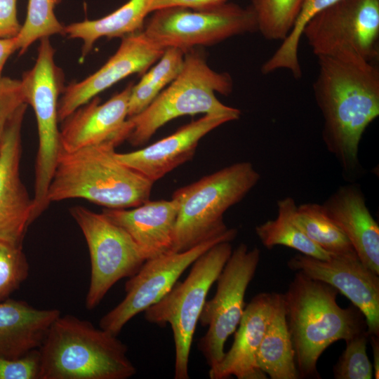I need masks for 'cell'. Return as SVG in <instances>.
<instances>
[{
	"instance_id": "6da1fadb",
	"label": "cell",
	"mask_w": 379,
	"mask_h": 379,
	"mask_svg": "<svg viewBox=\"0 0 379 379\" xmlns=\"http://www.w3.org/2000/svg\"><path fill=\"white\" fill-rule=\"evenodd\" d=\"M317 58L312 88L324 120L322 140L345 176L354 180L362 169L361 137L379 116V69L356 55Z\"/></svg>"
},
{
	"instance_id": "7a4b0ae2",
	"label": "cell",
	"mask_w": 379,
	"mask_h": 379,
	"mask_svg": "<svg viewBox=\"0 0 379 379\" xmlns=\"http://www.w3.org/2000/svg\"><path fill=\"white\" fill-rule=\"evenodd\" d=\"M338 294L333 286L299 272L282 294L299 378H319L317 365L324 351L367 330L362 312L353 305L339 306Z\"/></svg>"
},
{
	"instance_id": "3957f363",
	"label": "cell",
	"mask_w": 379,
	"mask_h": 379,
	"mask_svg": "<svg viewBox=\"0 0 379 379\" xmlns=\"http://www.w3.org/2000/svg\"><path fill=\"white\" fill-rule=\"evenodd\" d=\"M118 145L109 140L71 152L60 149L48 190V202L83 199L121 209L149 200L154 182L116 159Z\"/></svg>"
},
{
	"instance_id": "277c9868",
	"label": "cell",
	"mask_w": 379,
	"mask_h": 379,
	"mask_svg": "<svg viewBox=\"0 0 379 379\" xmlns=\"http://www.w3.org/2000/svg\"><path fill=\"white\" fill-rule=\"evenodd\" d=\"M39 350V379H128L136 373L117 335L71 314L55 319Z\"/></svg>"
},
{
	"instance_id": "5b68a950",
	"label": "cell",
	"mask_w": 379,
	"mask_h": 379,
	"mask_svg": "<svg viewBox=\"0 0 379 379\" xmlns=\"http://www.w3.org/2000/svg\"><path fill=\"white\" fill-rule=\"evenodd\" d=\"M232 88L229 74L212 69L205 55L192 48L185 53L176 78L146 108L126 119L127 140L133 146L145 144L159 128L185 115L227 114L239 119V109L224 105L215 95H228Z\"/></svg>"
},
{
	"instance_id": "8992f818",
	"label": "cell",
	"mask_w": 379,
	"mask_h": 379,
	"mask_svg": "<svg viewBox=\"0 0 379 379\" xmlns=\"http://www.w3.org/2000/svg\"><path fill=\"white\" fill-rule=\"evenodd\" d=\"M260 175L249 161H239L178 189L173 253L182 252L227 233L223 215L258 184Z\"/></svg>"
},
{
	"instance_id": "52a82bcc",
	"label": "cell",
	"mask_w": 379,
	"mask_h": 379,
	"mask_svg": "<svg viewBox=\"0 0 379 379\" xmlns=\"http://www.w3.org/2000/svg\"><path fill=\"white\" fill-rule=\"evenodd\" d=\"M232 252L230 241L213 246L192 265L183 281L176 282L159 301L144 312L149 323L169 324L175 343V379H188L189 359L194 334L208 291Z\"/></svg>"
},
{
	"instance_id": "ba28073f",
	"label": "cell",
	"mask_w": 379,
	"mask_h": 379,
	"mask_svg": "<svg viewBox=\"0 0 379 379\" xmlns=\"http://www.w3.org/2000/svg\"><path fill=\"white\" fill-rule=\"evenodd\" d=\"M54 55L49 37L41 39L36 62L20 80L25 102L34 109L39 135L32 222L50 204L48 190L60 151L58 102L65 88L64 77L55 62Z\"/></svg>"
},
{
	"instance_id": "9c48e42d",
	"label": "cell",
	"mask_w": 379,
	"mask_h": 379,
	"mask_svg": "<svg viewBox=\"0 0 379 379\" xmlns=\"http://www.w3.org/2000/svg\"><path fill=\"white\" fill-rule=\"evenodd\" d=\"M142 31L164 48L185 53L198 46H211L230 37L258 31L251 6L225 3L207 9L173 6L157 10Z\"/></svg>"
},
{
	"instance_id": "30bf717a",
	"label": "cell",
	"mask_w": 379,
	"mask_h": 379,
	"mask_svg": "<svg viewBox=\"0 0 379 379\" xmlns=\"http://www.w3.org/2000/svg\"><path fill=\"white\" fill-rule=\"evenodd\" d=\"M302 35L317 57L379 55V0H339L316 14Z\"/></svg>"
},
{
	"instance_id": "8fae6325",
	"label": "cell",
	"mask_w": 379,
	"mask_h": 379,
	"mask_svg": "<svg viewBox=\"0 0 379 379\" xmlns=\"http://www.w3.org/2000/svg\"><path fill=\"white\" fill-rule=\"evenodd\" d=\"M69 212L89 251L91 279L85 303L91 310L117 282L134 275L145 260L127 232L102 212L82 206H74Z\"/></svg>"
},
{
	"instance_id": "7c38bea8",
	"label": "cell",
	"mask_w": 379,
	"mask_h": 379,
	"mask_svg": "<svg viewBox=\"0 0 379 379\" xmlns=\"http://www.w3.org/2000/svg\"><path fill=\"white\" fill-rule=\"evenodd\" d=\"M260 259V250L244 243L232 252L218 276L214 296L206 300L199 321L208 326L198 342L207 364L214 367L225 354L227 338L238 326L244 310V296Z\"/></svg>"
},
{
	"instance_id": "4fadbf2b",
	"label": "cell",
	"mask_w": 379,
	"mask_h": 379,
	"mask_svg": "<svg viewBox=\"0 0 379 379\" xmlns=\"http://www.w3.org/2000/svg\"><path fill=\"white\" fill-rule=\"evenodd\" d=\"M237 230L182 252L171 253L146 260L125 284L126 295L100 320V328L115 335L135 316L159 301L176 284L182 273L204 253L216 244L232 241Z\"/></svg>"
},
{
	"instance_id": "5bb4252c",
	"label": "cell",
	"mask_w": 379,
	"mask_h": 379,
	"mask_svg": "<svg viewBox=\"0 0 379 379\" xmlns=\"http://www.w3.org/2000/svg\"><path fill=\"white\" fill-rule=\"evenodd\" d=\"M287 265L344 294L362 312L369 335L379 336V277L357 256L331 255L321 260L299 253L288 260Z\"/></svg>"
},
{
	"instance_id": "9a60e30c",
	"label": "cell",
	"mask_w": 379,
	"mask_h": 379,
	"mask_svg": "<svg viewBox=\"0 0 379 379\" xmlns=\"http://www.w3.org/2000/svg\"><path fill=\"white\" fill-rule=\"evenodd\" d=\"M27 104L15 113L0 143V241L22 247L32 224L33 200L22 182L21 129Z\"/></svg>"
},
{
	"instance_id": "2e32d148",
	"label": "cell",
	"mask_w": 379,
	"mask_h": 379,
	"mask_svg": "<svg viewBox=\"0 0 379 379\" xmlns=\"http://www.w3.org/2000/svg\"><path fill=\"white\" fill-rule=\"evenodd\" d=\"M165 48L140 31L122 37L116 53L93 74L65 87L58 102V120L63 121L78 108L123 79L145 72Z\"/></svg>"
},
{
	"instance_id": "e0dca14e",
	"label": "cell",
	"mask_w": 379,
	"mask_h": 379,
	"mask_svg": "<svg viewBox=\"0 0 379 379\" xmlns=\"http://www.w3.org/2000/svg\"><path fill=\"white\" fill-rule=\"evenodd\" d=\"M238 119L227 114H205L173 134L137 151L114 152L116 159L154 182L190 160L200 140L220 126Z\"/></svg>"
},
{
	"instance_id": "ac0fdd59",
	"label": "cell",
	"mask_w": 379,
	"mask_h": 379,
	"mask_svg": "<svg viewBox=\"0 0 379 379\" xmlns=\"http://www.w3.org/2000/svg\"><path fill=\"white\" fill-rule=\"evenodd\" d=\"M133 84H128L104 103L94 97L65 119L60 131V149L71 152L109 140L119 144L127 139L128 100Z\"/></svg>"
},
{
	"instance_id": "d6986e66",
	"label": "cell",
	"mask_w": 379,
	"mask_h": 379,
	"mask_svg": "<svg viewBox=\"0 0 379 379\" xmlns=\"http://www.w3.org/2000/svg\"><path fill=\"white\" fill-rule=\"evenodd\" d=\"M279 293H260L244 307L230 349L209 369L211 379H266L260 370L256 355L267 327L273 315Z\"/></svg>"
},
{
	"instance_id": "ffe728a7",
	"label": "cell",
	"mask_w": 379,
	"mask_h": 379,
	"mask_svg": "<svg viewBox=\"0 0 379 379\" xmlns=\"http://www.w3.org/2000/svg\"><path fill=\"white\" fill-rule=\"evenodd\" d=\"M102 213L127 232L145 260L173 253L175 199L148 200L132 209L104 208Z\"/></svg>"
},
{
	"instance_id": "44dd1931",
	"label": "cell",
	"mask_w": 379,
	"mask_h": 379,
	"mask_svg": "<svg viewBox=\"0 0 379 379\" xmlns=\"http://www.w3.org/2000/svg\"><path fill=\"white\" fill-rule=\"evenodd\" d=\"M321 205L349 239L359 260L379 275V226L359 187L340 186Z\"/></svg>"
},
{
	"instance_id": "7402d4cb",
	"label": "cell",
	"mask_w": 379,
	"mask_h": 379,
	"mask_svg": "<svg viewBox=\"0 0 379 379\" xmlns=\"http://www.w3.org/2000/svg\"><path fill=\"white\" fill-rule=\"evenodd\" d=\"M60 315L58 309H39L23 300L1 301L0 356L16 359L39 349Z\"/></svg>"
},
{
	"instance_id": "603a6c76",
	"label": "cell",
	"mask_w": 379,
	"mask_h": 379,
	"mask_svg": "<svg viewBox=\"0 0 379 379\" xmlns=\"http://www.w3.org/2000/svg\"><path fill=\"white\" fill-rule=\"evenodd\" d=\"M153 0H129L109 15L96 20H86L65 27V35L83 41L82 55L92 49L101 37H124L142 31Z\"/></svg>"
},
{
	"instance_id": "cb8c5ba5",
	"label": "cell",
	"mask_w": 379,
	"mask_h": 379,
	"mask_svg": "<svg viewBox=\"0 0 379 379\" xmlns=\"http://www.w3.org/2000/svg\"><path fill=\"white\" fill-rule=\"evenodd\" d=\"M256 362L271 379L299 378L281 293L258 348Z\"/></svg>"
},
{
	"instance_id": "d4e9b609",
	"label": "cell",
	"mask_w": 379,
	"mask_h": 379,
	"mask_svg": "<svg viewBox=\"0 0 379 379\" xmlns=\"http://www.w3.org/2000/svg\"><path fill=\"white\" fill-rule=\"evenodd\" d=\"M277 216L255 227V233L267 249L284 246L300 253L318 259L328 260L331 255L311 241L297 226L293 215L297 205L293 197H286L277 201Z\"/></svg>"
},
{
	"instance_id": "484cf974",
	"label": "cell",
	"mask_w": 379,
	"mask_h": 379,
	"mask_svg": "<svg viewBox=\"0 0 379 379\" xmlns=\"http://www.w3.org/2000/svg\"><path fill=\"white\" fill-rule=\"evenodd\" d=\"M293 220L305 234L331 255L357 256L343 231L326 213L321 204L297 206Z\"/></svg>"
},
{
	"instance_id": "4316f807",
	"label": "cell",
	"mask_w": 379,
	"mask_h": 379,
	"mask_svg": "<svg viewBox=\"0 0 379 379\" xmlns=\"http://www.w3.org/2000/svg\"><path fill=\"white\" fill-rule=\"evenodd\" d=\"M184 58L185 52L178 48L165 49L157 64L133 86L128 100V118L146 108L176 78L182 67Z\"/></svg>"
},
{
	"instance_id": "83f0119b",
	"label": "cell",
	"mask_w": 379,
	"mask_h": 379,
	"mask_svg": "<svg viewBox=\"0 0 379 379\" xmlns=\"http://www.w3.org/2000/svg\"><path fill=\"white\" fill-rule=\"evenodd\" d=\"M339 0H305L293 25L281 46L262 65L264 74L279 69H287L295 79L302 76L298 59V47L304 28L318 13Z\"/></svg>"
},
{
	"instance_id": "f1b7e54d",
	"label": "cell",
	"mask_w": 379,
	"mask_h": 379,
	"mask_svg": "<svg viewBox=\"0 0 379 379\" xmlns=\"http://www.w3.org/2000/svg\"><path fill=\"white\" fill-rule=\"evenodd\" d=\"M305 0H252L258 31L268 40L283 41L290 32Z\"/></svg>"
},
{
	"instance_id": "f546056e",
	"label": "cell",
	"mask_w": 379,
	"mask_h": 379,
	"mask_svg": "<svg viewBox=\"0 0 379 379\" xmlns=\"http://www.w3.org/2000/svg\"><path fill=\"white\" fill-rule=\"evenodd\" d=\"M60 0H28L27 16L16 38L22 55L36 40L53 34L65 35V27L58 21L55 6Z\"/></svg>"
},
{
	"instance_id": "4dcf8cb0",
	"label": "cell",
	"mask_w": 379,
	"mask_h": 379,
	"mask_svg": "<svg viewBox=\"0 0 379 379\" xmlns=\"http://www.w3.org/2000/svg\"><path fill=\"white\" fill-rule=\"evenodd\" d=\"M367 330L346 340V347L333 367L335 379H371L373 365L367 353Z\"/></svg>"
},
{
	"instance_id": "1f68e13d",
	"label": "cell",
	"mask_w": 379,
	"mask_h": 379,
	"mask_svg": "<svg viewBox=\"0 0 379 379\" xmlns=\"http://www.w3.org/2000/svg\"><path fill=\"white\" fill-rule=\"evenodd\" d=\"M29 274V263L22 247L0 241V302L19 288Z\"/></svg>"
},
{
	"instance_id": "d6a6232c",
	"label": "cell",
	"mask_w": 379,
	"mask_h": 379,
	"mask_svg": "<svg viewBox=\"0 0 379 379\" xmlns=\"http://www.w3.org/2000/svg\"><path fill=\"white\" fill-rule=\"evenodd\" d=\"M40 368L39 349L16 359L0 356V379H39Z\"/></svg>"
},
{
	"instance_id": "836d02e7",
	"label": "cell",
	"mask_w": 379,
	"mask_h": 379,
	"mask_svg": "<svg viewBox=\"0 0 379 379\" xmlns=\"http://www.w3.org/2000/svg\"><path fill=\"white\" fill-rule=\"evenodd\" d=\"M25 103L20 80L1 77L0 78V143L8 122L17 110Z\"/></svg>"
},
{
	"instance_id": "e575fe53",
	"label": "cell",
	"mask_w": 379,
	"mask_h": 379,
	"mask_svg": "<svg viewBox=\"0 0 379 379\" xmlns=\"http://www.w3.org/2000/svg\"><path fill=\"white\" fill-rule=\"evenodd\" d=\"M16 4L17 0H0V39L15 37L20 32Z\"/></svg>"
},
{
	"instance_id": "d590c367",
	"label": "cell",
	"mask_w": 379,
	"mask_h": 379,
	"mask_svg": "<svg viewBox=\"0 0 379 379\" xmlns=\"http://www.w3.org/2000/svg\"><path fill=\"white\" fill-rule=\"evenodd\" d=\"M228 0H153L151 13L164 8L180 6L192 9H207L227 3Z\"/></svg>"
},
{
	"instance_id": "8d00e7d4",
	"label": "cell",
	"mask_w": 379,
	"mask_h": 379,
	"mask_svg": "<svg viewBox=\"0 0 379 379\" xmlns=\"http://www.w3.org/2000/svg\"><path fill=\"white\" fill-rule=\"evenodd\" d=\"M18 51L16 38L0 39V78L6 60Z\"/></svg>"
},
{
	"instance_id": "74e56055",
	"label": "cell",
	"mask_w": 379,
	"mask_h": 379,
	"mask_svg": "<svg viewBox=\"0 0 379 379\" xmlns=\"http://www.w3.org/2000/svg\"><path fill=\"white\" fill-rule=\"evenodd\" d=\"M373 354V368L375 378L378 379L379 376V336L369 335Z\"/></svg>"
}]
</instances>
